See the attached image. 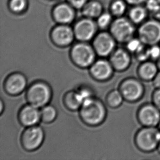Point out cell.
<instances>
[{"label":"cell","mask_w":160,"mask_h":160,"mask_svg":"<svg viewBox=\"0 0 160 160\" xmlns=\"http://www.w3.org/2000/svg\"></svg>","instance_id":"obj_41"},{"label":"cell","mask_w":160,"mask_h":160,"mask_svg":"<svg viewBox=\"0 0 160 160\" xmlns=\"http://www.w3.org/2000/svg\"><path fill=\"white\" fill-rule=\"evenodd\" d=\"M150 59L156 62L160 58V44L149 46Z\"/></svg>","instance_id":"obj_30"},{"label":"cell","mask_w":160,"mask_h":160,"mask_svg":"<svg viewBox=\"0 0 160 160\" xmlns=\"http://www.w3.org/2000/svg\"><path fill=\"white\" fill-rule=\"evenodd\" d=\"M158 71L156 62L149 60L141 62L137 69V75L142 81L152 82Z\"/></svg>","instance_id":"obj_17"},{"label":"cell","mask_w":160,"mask_h":160,"mask_svg":"<svg viewBox=\"0 0 160 160\" xmlns=\"http://www.w3.org/2000/svg\"><path fill=\"white\" fill-rule=\"evenodd\" d=\"M135 58L140 62H142L150 59L149 46L144 45L142 48L134 54Z\"/></svg>","instance_id":"obj_28"},{"label":"cell","mask_w":160,"mask_h":160,"mask_svg":"<svg viewBox=\"0 0 160 160\" xmlns=\"http://www.w3.org/2000/svg\"><path fill=\"white\" fill-rule=\"evenodd\" d=\"M27 82L26 77L24 74L13 73L8 76L4 81V90L10 95H19L26 89Z\"/></svg>","instance_id":"obj_14"},{"label":"cell","mask_w":160,"mask_h":160,"mask_svg":"<svg viewBox=\"0 0 160 160\" xmlns=\"http://www.w3.org/2000/svg\"><path fill=\"white\" fill-rule=\"evenodd\" d=\"M137 36L147 46L160 44V22L154 18L145 20L137 29Z\"/></svg>","instance_id":"obj_6"},{"label":"cell","mask_w":160,"mask_h":160,"mask_svg":"<svg viewBox=\"0 0 160 160\" xmlns=\"http://www.w3.org/2000/svg\"><path fill=\"white\" fill-rule=\"evenodd\" d=\"M137 119L143 127L157 128L160 121V110L152 103L143 104L137 111Z\"/></svg>","instance_id":"obj_9"},{"label":"cell","mask_w":160,"mask_h":160,"mask_svg":"<svg viewBox=\"0 0 160 160\" xmlns=\"http://www.w3.org/2000/svg\"><path fill=\"white\" fill-rule=\"evenodd\" d=\"M44 132L41 127L35 125L28 127L21 137L22 147L27 151H33L41 146L44 139Z\"/></svg>","instance_id":"obj_8"},{"label":"cell","mask_w":160,"mask_h":160,"mask_svg":"<svg viewBox=\"0 0 160 160\" xmlns=\"http://www.w3.org/2000/svg\"><path fill=\"white\" fill-rule=\"evenodd\" d=\"M126 44V49L131 53L134 54L140 49L142 48L145 44L142 43L138 37H134L130 39Z\"/></svg>","instance_id":"obj_25"},{"label":"cell","mask_w":160,"mask_h":160,"mask_svg":"<svg viewBox=\"0 0 160 160\" xmlns=\"http://www.w3.org/2000/svg\"><path fill=\"white\" fill-rule=\"evenodd\" d=\"M158 2H160V0H158Z\"/></svg>","instance_id":"obj_40"},{"label":"cell","mask_w":160,"mask_h":160,"mask_svg":"<svg viewBox=\"0 0 160 160\" xmlns=\"http://www.w3.org/2000/svg\"><path fill=\"white\" fill-rule=\"evenodd\" d=\"M148 11L143 5L132 6L128 12V18L135 25H139L147 20Z\"/></svg>","instance_id":"obj_19"},{"label":"cell","mask_w":160,"mask_h":160,"mask_svg":"<svg viewBox=\"0 0 160 160\" xmlns=\"http://www.w3.org/2000/svg\"><path fill=\"white\" fill-rule=\"evenodd\" d=\"M57 115L56 108L51 105H46L41 110V120L45 123L52 122L56 119Z\"/></svg>","instance_id":"obj_23"},{"label":"cell","mask_w":160,"mask_h":160,"mask_svg":"<svg viewBox=\"0 0 160 160\" xmlns=\"http://www.w3.org/2000/svg\"><path fill=\"white\" fill-rule=\"evenodd\" d=\"M112 16L110 13H102L98 18L97 24L100 28H106L109 26L112 22Z\"/></svg>","instance_id":"obj_26"},{"label":"cell","mask_w":160,"mask_h":160,"mask_svg":"<svg viewBox=\"0 0 160 160\" xmlns=\"http://www.w3.org/2000/svg\"><path fill=\"white\" fill-rule=\"evenodd\" d=\"M119 91L124 100L131 103L139 101L145 92V88L140 79L128 78L121 82L119 85Z\"/></svg>","instance_id":"obj_7"},{"label":"cell","mask_w":160,"mask_h":160,"mask_svg":"<svg viewBox=\"0 0 160 160\" xmlns=\"http://www.w3.org/2000/svg\"><path fill=\"white\" fill-rule=\"evenodd\" d=\"M77 91H78L80 97L82 98L83 102L85 100H87L88 98L93 97L92 90L89 88L88 87H81L79 89H78V90H77Z\"/></svg>","instance_id":"obj_31"},{"label":"cell","mask_w":160,"mask_h":160,"mask_svg":"<svg viewBox=\"0 0 160 160\" xmlns=\"http://www.w3.org/2000/svg\"><path fill=\"white\" fill-rule=\"evenodd\" d=\"M156 65H157V66L158 67L159 71H160V58H158V60L156 61Z\"/></svg>","instance_id":"obj_37"},{"label":"cell","mask_w":160,"mask_h":160,"mask_svg":"<svg viewBox=\"0 0 160 160\" xmlns=\"http://www.w3.org/2000/svg\"><path fill=\"white\" fill-rule=\"evenodd\" d=\"M110 33L117 42L126 44L136 35L135 25L128 18H117L110 25Z\"/></svg>","instance_id":"obj_4"},{"label":"cell","mask_w":160,"mask_h":160,"mask_svg":"<svg viewBox=\"0 0 160 160\" xmlns=\"http://www.w3.org/2000/svg\"><path fill=\"white\" fill-rule=\"evenodd\" d=\"M27 6V0H11L9 7L12 11L19 13L24 11Z\"/></svg>","instance_id":"obj_27"},{"label":"cell","mask_w":160,"mask_h":160,"mask_svg":"<svg viewBox=\"0 0 160 160\" xmlns=\"http://www.w3.org/2000/svg\"><path fill=\"white\" fill-rule=\"evenodd\" d=\"M128 3L125 0H115L112 2L110 7V11L112 15L117 18L121 17L127 11Z\"/></svg>","instance_id":"obj_24"},{"label":"cell","mask_w":160,"mask_h":160,"mask_svg":"<svg viewBox=\"0 0 160 160\" xmlns=\"http://www.w3.org/2000/svg\"><path fill=\"white\" fill-rule=\"evenodd\" d=\"M53 17L56 22L61 24H69L73 20L75 13L70 4L62 3L54 9Z\"/></svg>","instance_id":"obj_18"},{"label":"cell","mask_w":160,"mask_h":160,"mask_svg":"<svg viewBox=\"0 0 160 160\" xmlns=\"http://www.w3.org/2000/svg\"><path fill=\"white\" fill-rule=\"evenodd\" d=\"M106 100L110 108H117L121 106L124 98L119 90H114L108 93Z\"/></svg>","instance_id":"obj_22"},{"label":"cell","mask_w":160,"mask_h":160,"mask_svg":"<svg viewBox=\"0 0 160 160\" xmlns=\"http://www.w3.org/2000/svg\"><path fill=\"white\" fill-rule=\"evenodd\" d=\"M19 120L22 125L26 127L37 125L41 120V110L37 107L28 103L20 110Z\"/></svg>","instance_id":"obj_16"},{"label":"cell","mask_w":160,"mask_h":160,"mask_svg":"<svg viewBox=\"0 0 160 160\" xmlns=\"http://www.w3.org/2000/svg\"><path fill=\"white\" fill-rule=\"evenodd\" d=\"M96 54L93 46L80 42L72 48L70 56L73 62L78 67L88 68L95 61Z\"/></svg>","instance_id":"obj_5"},{"label":"cell","mask_w":160,"mask_h":160,"mask_svg":"<svg viewBox=\"0 0 160 160\" xmlns=\"http://www.w3.org/2000/svg\"><path fill=\"white\" fill-rule=\"evenodd\" d=\"M158 152L160 154V135H159V143H158Z\"/></svg>","instance_id":"obj_38"},{"label":"cell","mask_w":160,"mask_h":160,"mask_svg":"<svg viewBox=\"0 0 160 160\" xmlns=\"http://www.w3.org/2000/svg\"><path fill=\"white\" fill-rule=\"evenodd\" d=\"M157 128H158V130H159V131H160V122H159V123H158V125L157 126Z\"/></svg>","instance_id":"obj_39"},{"label":"cell","mask_w":160,"mask_h":160,"mask_svg":"<svg viewBox=\"0 0 160 160\" xmlns=\"http://www.w3.org/2000/svg\"><path fill=\"white\" fill-rule=\"evenodd\" d=\"M128 5L131 6L143 5L147 0H125Z\"/></svg>","instance_id":"obj_34"},{"label":"cell","mask_w":160,"mask_h":160,"mask_svg":"<svg viewBox=\"0 0 160 160\" xmlns=\"http://www.w3.org/2000/svg\"><path fill=\"white\" fill-rule=\"evenodd\" d=\"M152 82L155 89H160V71L158 72Z\"/></svg>","instance_id":"obj_35"},{"label":"cell","mask_w":160,"mask_h":160,"mask_svg":"<svg viewBox=\"0 0 160 160\" xmlns=\"http://www.w3.org/2000/svg\"><path fill=\"white\" fill-rule=\"evenodd\" d=\"M144 6L147 9L149 13L152 14V13L156 12L160 7V2L158 0H147Z\"/></svg>","instance_id":"obj_29"},{"label":"cell","mask_w":160,"mask_h":160,"mask_svg":"<svg viewBox=\"0 0 160 160\" xmlns=\"http://www.w3.org/2000/svg\"><path fill=\"white\" fill-rule=\"evenodd\" d=\"M160 131L155 127H143L134 136L136 147L143 152H151L157 150L159 143Z\"/></svg>","instance_id":"obj_2"},{"label":"cell","mask_w":160,"mask_h":160,"mask_svg":"<svg viewBox=\"0 0 160 160\" xmlns=\"http://www.w3.org/2000/svg\"><path fill=\"white\" fill-rule=\"evenodd\" d=\"M63 103L66 107L69 110H76L80 109L83 101L78 91H71L65 94Z\"/></svg>","instance_id":"obj_20"},{"label":"cell","mask_w":160,"mask_h":160,"mask_svg":"<svg viewBox=\"0 0 160 160\" xmlns=\"http://www.w3.org/2000/svg\"><path fill=\"white\" fill-rule=\"evenodd\" d=\"M109 61L114 70L122 72L129 68L132 58L131 53L126 48H118L110 55Z\"/></svg>","instance_id":"obj_15"},{"label":"cell","mask_w":160,"mask_h":160,"mask_svg":"<svg viewBox=\"0 0 160 160\" xmlns=\"http://www.w3.org/2000/svg\"><path fill=\"white\" fill-rule=\"evenodd\" d=\"M114 68L110 61L98 59L90 67V73L92 78L98 81H106L112 77Z\"/></svg>","instance_id":"obj_13"},{"label":"cell","mask_w":160,"mask_h":160,"mask_svg":"<svg viewBox=\"0 0 160 160\" xmlns=\"http://www.w3.org/2000/svg\"><path fill=\"white\" fill-rule=\"evenodd\" d=\"M152 18H154L155 19L157 20L160 22V7L156 12L152 13Z\"/></svg>","instance_id":"obj_36"},{"label":"cell","mask_w":160,"mask_h":160,"mask_svg":"<svg viewBox=\"0 0 160 160\" xmlns=\"http://www.w3.org/2000/svg\"><path fill=\"white\" fill-rule=\"evenodd\" d=\"M73 30L76 39L80 42H87L95 36L97 25L92 19L87 18L78 21L75 25Z\"/></svg>","instance_id":"obj_11"},{"label":"cell","mask_w":160,"mask_h":160,"mask_svg":"<svg viewBox=\"0 0 160 160\" xmlns=\"http://www.w3.org/2000/svg\"><path fill=\"white\" fill-rule=\"evenodd\" d=\"M82 9L83 15L90 19L98 18L102 14V4L97 1L87 2Z\"/></svg>","instance_id":"obj_21"},{"label":"cell","mask_w":160,"mask_h":160,"mask_svg":"<svg viewBox=\"0 0 160 160\" xmlns=\"http://www.w3.org/2000/svg\"><path fill=\"white\" fill-rule=\"evenodd\" d=\"M116 40L110 33L101 32L93 39V46L96 54L102 57L110 55L114 51Z\"/></svg>","instance_id":"obj_10"},{"label":"cell","mask_w":160,"mask_h":160,"mask_svg":"<svg viewBox=\"0 0 160 160\" xmlns=\"http://www.w3.org/2000/svg\"><path fill=\"white\" fill-rule=\"evenodd\" d=\"M52 95L50 86L44 82H33L26 91V100L29 104L38 108L47 105Z\"/></svg>","instance_id":"obj_3"},{"label":"cell","mask_w":160,"mask_h":160,"mask_svg":"<svg viewBox=\"0 0 160 160\" xmlns=\"http://www.w3.org/2000/svg\"><path fill=\"white\" fill-rule=\"evenodd\" d=\"M75 38L74 30L66 24H61L53 28L51 38L56 46L65 47L70 45Z\"/></svg>","instance_id":"obj_12"},{"label":"cell","mask_w":160,"mask_h":160,"mask_svg":"<svg viewBox=\"0 0 160 160\" xmlns=\"http://www.w3.org/2000/svg\"><path fill=\"white\" fill-rule=\"evenodd\" d=\"M152 103L160 110V89H156L152 95Z\"/></svg>","instance_id":"obj_32"},{"label":"cell","mask_w":160,"mask_h":160,"mask_svg":"<svg viewBox=\"0 0 160 160\" xmlns=\"http://www.w3.org/2000/svg\"><path fill=\"white\" fill-rule=\"evenodd\" d=\"M80 118L88 125L96 126L106 119L107 109L101 100L92 97L85 100L79 109Z\"/></svg>","instance_id":"obj_1"},{"label":"cell","mask_w":160,"mask_h":160,"mask_svg":"<svg viewBox=\"0 0 160 160\" xmlns=\"http://www.w3.org/2000/svg\"><path fill=\"white\" fill-rule=\"evenodd\" d=\"M69 4L76 9L82 8L87 3V0H68Z\"/></svg>","instance_id":"obj_33"}]
</instances>
